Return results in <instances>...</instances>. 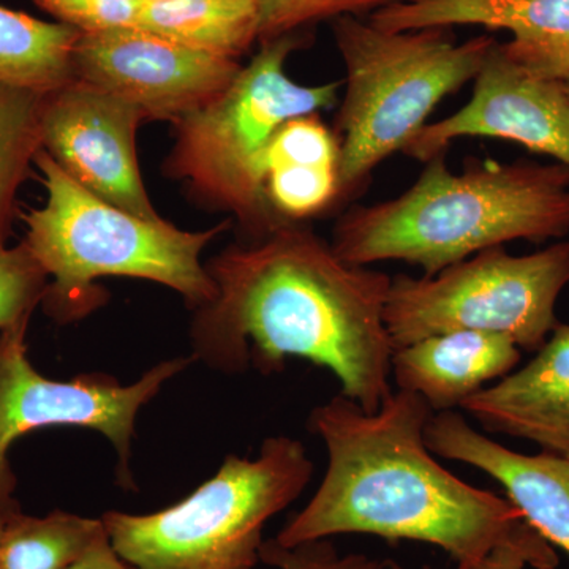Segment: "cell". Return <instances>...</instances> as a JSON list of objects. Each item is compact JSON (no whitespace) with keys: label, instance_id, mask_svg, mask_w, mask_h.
Here are the masks:
<instances>
[{"label":"cell","instance_id":"1","mask_svg":"<svg viewBox=\"0 0 569 569\" xmlns=\"http://www.w3.org/2000/svg\"><path fill=\"white\" fill-rule=\"evenodd\" d=\"M217 296L198 309L193 358L217 372H282L287 359L331 370L340 395L376 413L391 395L385 306L391 279L347 263L312 231L279 223L206 266Z\"/></svg>","mask_w":569,"mask_h":569},{"label":"cell","instance_id":"2","mask_svg":"<svg viewBox=\"0 0 569 569\" xmlns=\"http://www.w3.org/2000/svg\"><path fill=\"white\" fill-rule=\"evenodd\" d=\"M432 413L407 391L391 392L376 413L342 395L313 408L309 429L323 441L328 467L316 496L272 538L277 545L372 535L437 546L458 567L503 548L526 553L531 568L559 567L556 550L508 498L437 462L425 437Z\"/></svg>","mask_w":569,"mask_h":569},{"label":"cell","instance_id":"3","mask_svg":"<svg viewBox=\"0 0 569 569\" xmlns=\"http://www.w3.org/2000/svg\"><path fill=\"white\" fill-rule=\"evenodd\" d=\"M569 234V168L561 163H426L392 200L356 206L336 224L332 247L347 263L406 261L432 277L482 250Z\"/></svg>","mask_w":569,"mask_h":569},{"label":"cell","instance_id":"4","mask_svg":"<svg viewBox=\"0 0 569 569\" xmlns=\"http://www.w3.org/2000/svg\"><path fill=\"white\" fill-rule=\"evenodd\" d=\"M33 163L47 189V203L24 217V244L47 272L44 313L58 323L81 320L102 305L97 279L132 277L178 291L192 309L217 296L201 253L224 224L190 233L116 208L86 190L43 148Z\"/></svg>","mask_w":569,"mask_h":569},{"label":"cell","instance_id":"5","mask_svg":"<svg viewBox=\"0 0 569 569\" xmlns=\"http://www.w3.org/2000/svg\"><path fill=\"white\" fill-rule=\"evenodd\" d=\"M332 32L347 71L336 127L340 193L403 151L437 104L477 78L497 43L489 33L458 43L448 28L385 31L355 17L336 20Z\"/></svg>","mask_w":569,"mask_h":569},{"label":"cell","instance_id":"6","mask_svg":"<svg viewBox=\"0 0 569 569\" xmlns=\"http://www.w3.org/2000/svg\"><path fill=\"white\" fill-rule=\"evenodd\" d=\"M313 463L302 441L266 438L254 459L230 455L190 496L151 515L102 516L112 549L134 569H253L266 523L302 496Z\"/></svg>","mask_w":569,"mask_h":569},{"label":"cell","instance_id":"7","mask_svg":"<svg viewBox=\"0 0 569 569\" xmlns=\"http://www.w3.org/2000/svg\"><path fill=\"white\" fill-rule=\"evenodd\" d=\"M302 32L261 41L233 82L212 102L178 122L170 168L216 203L231 209L260 236L272 230L264 197V164L280 127L335 107L339 82L305 86L284 71Z\"/></svg>","mask_w":569,"mask_h":569},{"label":"cell","instance_id":"8","mask_svg":"<svg viewBox=\"0 0 569 569\" xmlns=\"http://www.w3.org/2000/svg\"><path fill=\"white\" fill-rule=\"evenodd\" d=\"M568 283V241L523 257L492 247L432 277H392L385 325L392 350L445 332L481 331L538 351L559 325L556 306Z\"/></svg>","mask_w":569,"mask_h":569},{"label":"cell","instance_id":"9","mask_svg":"<svg viewBox=\"0 0 569 569\" xmlns=\"http://www.w3.org/2000/svg\"><path fill=\"white\" fill-rule=\"evenodd\" d=\"M31 320L0 331V509L20 511L14 497L18 479L9 452L22 436L48 427H81L102 433L118 456V478L137 490L130 459L138 415L164 385L197 359L178 356L146 370L130 385L107 373H82L69 380L41 376L28 356Z\"/></svg>","mask_w":569,"mask_h":569},{"label":"cell","instance_id":"10","mask_svg":"<svg viewBox=\"0 0 569 569\" xmlns=\"http://www.w3.org/2000/svg\"><path fill=\"white\" fill-rule=\"evenodd\" d=\"M241 69L138 28L81 33L73 56L74 80L121 97L146 119L174 122L212 102Z\"/></svg>","mask_w":569,"mask_h":569},{"label":"cell","instance_id":"11","mask_svg":"<svg viewBox=\"0 0 569 569\" xmlns=\"http://www.w3.org/2000/svg\"><path fill=\"white\" fill-rule=\"evenodd\" d=\"M142 121L140 108L74 80L43 97L41 148L100 200L144 219H162L138 167L134 133Z\"/></svg>","mask_w":569,"mask_h":569},{"label":"cell","instance_id":"12","mask_svg":"<svg viewBox=\"0 0 569 569\" xmlns=\"http://www.w3.org/2000/svg\"><path fill=\"white\" fill-rule=\"evenodd\" d=\"M462 138L518 142L569 168V97L563 82L512 62L497 40L473 80L468 103L441 121L426 123L402 152L427 163Z\"/></svg>","mask_w":569,"mask_h":569},{"label":"cell","instance_id":"13","mask_svg":"<svg viewBox=\"0 0 569 569\" xmlns=\"http://www.w3.org/2000/svg\"><path fill=\"white\" fill-rule=\"evenodd\" d=\"M385 31L479 26L505 31V54L530 73L569 81V0H402L367 18Z\"/></svg>","mask_w":569,"mask_h":569},{"label":"cell","instance_id":"14","mask_svg":"<svg viewBox=\"0 0 569 569\" xmlns=\"http://www.w3.org/2000/svg\"><path fill=\"white\" fill-rule=\"evenodd\" d=\"M425 437L432 455L467 463L496 479L529 526L569 556V460L501 447L455 410L432 413Z\"/></svg>","mask_w":569,"mask_h":569},{"label":"cell","instance_id":"15","mask_svg":"<svg viewBox=\"0 0 569 569\" xmlns=\"http://www.w3.org/2000/svg\"><path fill=\"white\" fill-rule=\"evenodd\" d=\"M460 408L488 432L529 440L569 460V325H557L529 365Z\"/></svg>","mask_w":569,"mask_h":569},{"label":"cell","instance_id":"16","mask_svg":"<svg viewBox=\"0 0 569 569\" xmlns=\"http://www.w3.org/2000/svg\"><path fill=\"white\" fill-rule=\"evenodd\" d=\"M520 348L508 337L452 331L427 337L391 356V377L399 391L426 400L433 413L462 407L467 399L516 369Z\"/></svg>","mask_w":569,"mask_h":569},{"label":"cell","instance_id":"17","mask_svg":"<svg viewBox=\"0 0 569 569\" xmlns=\"http://www.w3.org/2000/svg\"><path fill=\"white\" fill-rule=\"evenodd\" d=\"M339 141L317 114L280 127L264 164L266 203L280 223L325 211L340 197Z\"/></svg>","mask_w":569,"mask_h":569},{"label":"cell","instance_id":"18","mask_svg":"<svg viewBox=\"0 0 569 569\" xmlns=\"http://www.w3.org/2000/svg\"><path fill=\"white\" fill-rule=\"evenodd\" d=\"M260 0H146L137 28L233 59L260 43Z\"/></svg>","mask_w":569,"mask_h":569},{"label":"cell","instance_id":"19","mask_svg":"<svg viewBox=\"0 0 569 569\" xmlns=\"http://www.w3.org/2000/svg\"><path fill=\"white\" fill-rule=\"evenodd\" d=\"M81 32L0 6V81L50 96L74 81L73 56Z\"/></svg>","mask_w":569,"mask_h":569},{"label":"cell","instance_id":"20","mask_svg":"<svg viewBox=\"0 0 569 569\" xmlns=\"http://www.w3.org/2000/svg\"><path fill=\"white\" fill-rule=\"evenodd\" d=\"M107 533L102 518L54 509L43 518L18 511L0 539V569H70Z\"/></svg>","mask_w":569,"mask_h":569},{"label":"cell","instance_id":"21","mask_svg":"<svg viewBox=\"0 0 569 569\" xmlns=\"http://www.w3.org/2000/svg\"><path fill=\"white\" fill-rule=\"evenodd\" d=\"M43 97L0 81V238L13 211L18 189L41 149Z\"/></svg>","mask_w":569,"mask_h":569},{"label":"cell","instance_id":"22","mask_svg":"<svg viewBox=\"0 0 569 569\" xmlns=\"http://www.w3.org/2000/svg\"><path fill=\"white\" fill-rule=\"evenodd\" d=\"M402 0H260V43L299 33L321 21L369 18Z\"/></svg>","mask_w":569,"mask_h":569},{"label":"cell","instance_id":"23","mask_svg":"<svg viewBox=\"0 0 569 569\" xmlns=\"http://www.w3.org/2000/svg\"><path fill=\"white\" fill-rule=\"evenodd\" d=\"M47 272L24 244L7 247L0 238V331L31 320L47 291Z\"/></svg>","mask_w":569,"mask_h":569},{"label":"cell","instance_id":"24","mask_svg":"<svg viewBox=\"0 0 569 569\" xmlns=\"http://www.w3.org/2000/svg\"><path fill=\"white\" fill-rule=\"evenodd\" d=\"M58 22L81 33L137 28L146 0H33Z\"/></svg>","mask_w":569,"mask_h":569},{"label":"cell","instance_id":"25","mask_svg":"<svg viewBox=\"0 0 569 569\" xmlns=\"http://www.w3.org/2000/svg\"><path fill=\"white\" fill-rule=\"evenodd\" d=\"M263 563L276 569H387L385 561L365 553H339L329 539L305 542L295 548L264 541L260 550Z\"/></svg>","mask_w":569,"mask_h":569},{"label":"cell","instance_id":"26","mask_svg":"<svg viewBox=\"0 0 569 569\" xmlns=\"http://www.w3.org/2000/svg\"><path fill=\"white\" fill-rule=\"evenodd\" d=\"M70 569H134L112 549L108 533L102 535Z\"/></svg>","mask_w":569,"mask_h":569},{"label":"cell","instance_id":"27","mask_svg":"<svg viewBox=\"0 0 569 569\" xmlns=\"http://www.w3.org/2000/svg\"><path fill=\"white\" fill-rule=\"evenodd\" d=\"M527 567H531V563L526 553L518 549L503 548L497 549L478 563L458 567V569H526Z\"/></svg>","mask_w":569,"mask_h":569},{"label":"cell","instance_id":"28","mask_svg":"<svg viewBox=\"0 0 569 569\" xmlns=\"http://www.w3.org/2000/svg\"><path fill=\"white\" fill-rule=\"evenodd\" d=\"M14 512L2 511V509H0V539H2L3 527H6L7 519H9L11 515H14Z\"/></svg>","mask_w":569,"mask_h":569},{"label":"cell","instance_id":"29","mask_svg":"<svg viewBox=\"0 0 569 569\" xmlns=\"http://www.w3.org/2000/svg\"><path fill=\"white\" fill-rule=\"evenodd\" d=\"M385 567H387V569H408V568L403 567V565L397 563V561H395V560L385 561ZM421 569H436V568L429 567V565H426V567H422Z\"/></svg>","mask_w":569,"mask_h":569},{"label":"cell","instance_id":"30","mask_svg":"<svg viewBox=\"0 0 569 569\" xmlns=\"http://www.w3.org/2000/svg\"><path fill=\"white\" fill-rule=\"evenodd\" d=\"M563 86H565V91H567L568 97H569V81L563 82Z\"/></svg>","mask_w":569,"mask_h":569}]
</instances>
